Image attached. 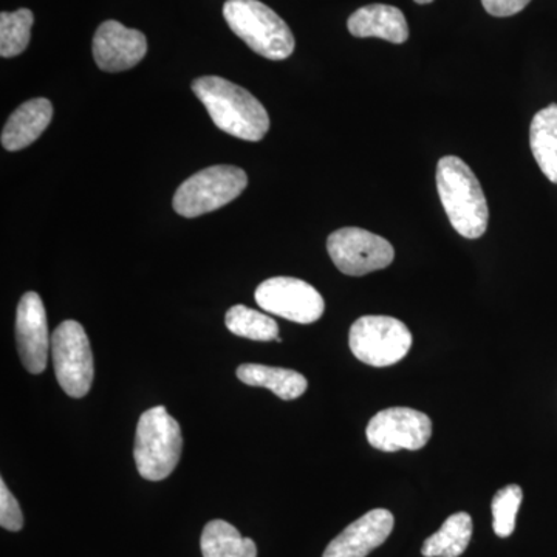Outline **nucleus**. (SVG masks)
<instances>
[{
  "label": "nucleus",
  "instance_id": "1",
  "mask_svg": "<svg viewBox=\"0 0 557 557\" xmlns=\"http://www.w3.org/2000/svg\"><path fill=\"white\" fill-rule=\"evenodd\" d=\"M193 91L225 134L245 141H260L269 134L267 109L244 87L220 76H201L194 81Z\"/></svg>",
  "mask_w": 557,
  "mask_h": 557
},
{
  "label": "nucleus",
  "instance_id": "2",
  "mask_svg": "<svg viewBox=\"0 0 557 557\" xmlns=\"http://www.w3.org/2000/svg\"><path fill=\"white\" fill-rule=\"evenodd\" d=\"M437 189L450 225L467 239L486 233L490 208L471 168L458 157H443L437 164Z\"/></svg>",
  "mask_w": 557,
  "mask_h": 557
},
{
  "label": "nucleus",
  "instance_id": "3",
  "mask_svg": "<svg viewBox=\"0 0 557 557\" xmlns=\"http://www.w3.org/2000/svg\"><path fill=\"white\" fill-rule=\"evenodd\" d=\"M223 16L231 30L267 60L284 61L295 51V36L288 25L259 0H226Z\"/></svg>",
  "mask_w": 557,
  "mask_h": 557
},
{
  "label": "nucleus",
  "instance_id": "4",
  "mask_svg": "<svg viewBox=\"0 0 557 557\" xmlns=\"http://www.w3.org/2000/svg\"><path fill=\"white\" fill-rule=\"evenodd\" d=\"M183 437L178 421L164 406L139 417L134 457L138 474L149 482L170 478L182 457Z\"/></svg>",
  "mask_w": 557,
  "mask_h": 557
},
{
  "label": "nucleus",
  "instance_id": "5",
  "mask_svg": "<svg viewBox=\"0 0 557 557\" xmlns=\"http://www.w3.org/2000/svg\"><path fill=\"white\" fill-rule=\"evenodd\" d=\"M247 185V174L240 168L230 164L207 168L178 186L172 207L182 218H199L236 200Z\"/></svg>",
  "mask_w": 557,
  "mask_h": 557
},
{
  "label": "nucleus",
  "instance_id": "6",
  "mask_svg": "<svg viewBox=\"0 0 557 557\" xmlns=\"http://www.w3.org/2000/svg\"><path fill=\"white\" fill-rule=\"evenodd\" d=\"M351 354L372 368H388L405 359L412 347V333L405 322L391 317H362L348 335Z\"/></svg>",
  "mask_w": 557,
  "mask_h": 557
},
{
  "label": "nucleus",
  "instance_id": "7",
  "mask_svg": "<svg viewBox=\"0 0 557 557\" xmlns=\"http://www.w3.org/2000/svg\"><path fill=\"white\" fill-rule=\"evenodd\" d=\"M54 375L62 391L72 398L89 394L95 366L90 341L79 322L64 321L51 335Z\"/></svg>",
  "mask_w": 557,
  "mask_h": 557
},
{
  "label": "nucleus",
  "instance_id": "8",
  "mask_svg": "<svg viewBox=\"0 0 557 557\" xmlns=\"http://www.w3.org/2000/svg\"><path fill=\"white\" fill-rule=\"evenodd\" d=\"M327 251L336 269L347 276H364L394 262L391 242L361 228H341L330 234Z\"/></svg>",
  "mask_w": 557,
  "mask_h": 557
},
{
  "label": "nucleus",
  "instance_id": "9",
  "mask_svg": "<svg viewBox=\"0 0 557 557\" xmlns=\"http://www.w3.org/2000/svg\"><path fill=\"white\" fill-rule=\"evenodd\" d=\"M255 298L267 313L298 324H313L325 310L318 289L296 277H271L259 285Z\"/></svg>",
  "mask_w": 557,
  "mask_h": 557
},
{
  "label": "nucleus",
  "instance_id": "10",
  "mask_svg": "<svg viewBox=\"0 0 557 557\" xmlns=\"http://www.w3.org/2000/svg\"><path fill=\"white\" fill-rule=\"evenodd\" d=\"M366 435L370 446L383 453L423 449L432 437V421L420 410L388 408L369 421Z\"/></svg>",
  "mask_w": 557,
  "mask_h": 557
},
{
  "label": "nucleus",
  "instance_id": "11",
  "mask_svg": "<svg viewBox=\"0 0 557 557\" xmlns=\"http://www.w3.org/2000/svg\"><path fill=\"white\" fill-rule=\"evenodd\" d=\"M16 343L24 368L33 375L42 373L49 361L51 336L46 307L38 293H25L20 300L16 311Z\"/></svg>",
  "mask_w": 557,
  "mask_h": 557
},
{
  "label": "nucleus",
  "instance_id": "12",
  "mask_svg": "<svg viewBox=\"0 0 557 557\" xmlns=\"http://www.w3.org/2000/svg\"><path fill=\"white\" fill-rule=\"evenodd\" d=\"M95 62L104 72H124L135 67L148 53V40L141 32L116 21L102 22L94 36Z\"/></svg>",
  "mask_w": 557,
  "mask_h": 557
},
{
  "label": "nucleus",
  "instance_id": "13",
  "mask_svg": "<svg viewBox=\"0 0 557 557\" xmlns=\"http://www.w3.org/2000/svg\"><path fill=\"white\" fill-rule=\"evenodd\" d=\"M394 515L376 508L350 523L333 539L322 557H366L383 545L394 530Z\"/></svg>",
  "mask_w": 557,
  "mask_h": 557
},
{
  "label": "nucleus",
  "instance_id": "14",
  "mask_svg": "<svg viewBox=\"0 0 557 557\" xmlns=\"http://www.w3.org/2000/svg\"><path fill=\"white\" fill-rule=\"evenodd\" d=\"M348 32L355 38H380L392 44H405L409 39L408 21L397 7L372 3L355 11L347 22Z\"/></svg>",
  "mask_w": 557,
  "mask_h": 557
},
{
  "label": "nucleus",
  "instance_id": "15",
  "mask_svg": "<svg viewBox=\"0 0 557 557\" xmlns=\"http://www.w3.org/2000/svg\"><path fill=\"white\" fill-rule=\"evenodd\" d=\"M53 119V106L46 98L24 102L13 113L2 131V146L10 152L28 148L44 134Z\"/></svg>",
  "mask_w": 557,
  "mask_h": 557
},
{
  "label": "nucleus",
  "instance_id": "16",
  "mask_svg": "<svg viewBox=\"0 0 557 557\" xmlns=\"http://www.w3.org/2000/svg\"><path fill=\"white\" fill-rule=\"evenodd\" d=\"M237 379L247 386L270 388L276 397L285 401L299 398L309 387L306 376L296 370L262 364H242L237 369Z\"/></svg>",
  "mask_w": 557,
  "mask_h": 557
},
{
  "label": "nucleus",
  "instance_id": "17",
  "mask_svg": "<svg viewBox=\"0 0 557 557\" xmlns=\"http://www.w3.org/2000/svg\"><path fill=\"white\" fill-rule=\"evenodd\" d=\"M530 146L545 177L557 185V104L539 110L531 121Z\"/></svg>",
  "mask_w": 557,
  "mask_h": 557
},
{
  "label": "nucleus",
  "instance_id": "18",
  "mask_svg": "<svg viewBox=\"0 0 557 557\" xmlns=\"http://www.w3.org/2000/svg\"><path fill=\"white\" fill-rule=\"evenodd\" d=\"M203 557H258L255 541L244 537L225 520H211L200 539Z\"/></svg>",
  "mask_w": 557,
  "mask_h": 557
},
{
  "label": "nucleus",
  "instance_id": "19",
  "mask_svg": "<svg viewBox=\"0 0 557 557\" xmlns=\"http://www.w3.org/2000/svg\"><path fill=\"white\" fill-rule=\"evenodd\" d=\"M472 537V519L468 512L450 516L437 533L424 541V557H460L467 552Z\"/></svg>",
  "mask_w": 557,
  "mask_h": 557
},
{
  "label": "nucleus",
  "instance_id": "20",
  "mask_svg": "<svg viewBox=\"0 0 557 557\" xmlns=\"http://www.w3.org/2000/svg\"><path fill=\"white\" fill-rule=\"evenodd\" d=\"M225 324L233 335L240 336V338L252 341H276L278 338V325L273 318L245 306L231 307L226 311Z\"/></svg>",
  "mask_w": 557,
  "mask_h": 557
},
{
  "label": "nucleus",
  "instance_id": "21",
  "mask_svg": "<svg viewBox=\"0 0 557 557\" xmlns=\"http://www.w3.org/2000/svg\"><path fill=\"white\" fill-rule=\"evenodd\" d=\"M35 16L30 10L21 9L14 13L2 11L0 14V57H20L32 39Z\"/></svg>",
  "mask_w": 557,
  "mask_h": 557
},
{
  "label": "nucleus",
  "instance_id": "22",
  "mask_svg": "<svg viewBox=\"0 0 557 557\" xmlns=\"http://www.w3.org/2000/svg\"><path fill=\"white\" fill-rule=\"evenodd\" d=\"M523 491L519 485H508L497 491L493 498V528L498 537H509L515 533L516 518L520 504H522Z\"/></svg>",
  "mask_w": 557,
  "mask_h": 557
},
{
  "label": "nucleus",
  "instance_id": "23",
  "mask_svg": "<svg viewBox=\"0 0 557 557\" xmlns=\"http://www.w3.org/2000/svg\"><path fill=\"white\" fill-rule=\"evenodd\" d=\"M0 525L9 531H21L24 527V516H22L20 504L9 487L5 480L0 479Z\"/></svg>",
  "mask_w": 557,
  "mask_h": 557
},
{
  "label": "nucleus",
  "instance_id": "24",
  "mask_svg": "<svg viewBox=\"0 0 557 557\" xmlns=\"http://www.w3.org/2000/svg\"><path fill=\"white\" fill-rule=\"evenodd\" d=\"M531 0H482L483 9L491 16L509 17L527 9Z\"/></svg>",
  "mask_w": 557,
  "mask_h": 557
},
{
  "label": "nucleus",
  "instance_id": "25",
  "mask_svg": "<svg viewBox=\"0 0 557 557\" xmlns=\"http://www.w3.org/2000/svg\"><path fill=\"white\" fill-rule=\"evenodd\" d=\"M417 3H420V5H426V3L434 2V0H416Z\"/></svg>",
  "mask_w": 557,
  "mask_h": 557
}]
</instances>
